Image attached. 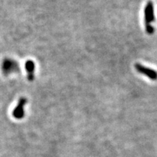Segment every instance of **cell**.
<instances>
[{
  "instance_id": "obj_1",
  "label": "cell",
  "mask_w": 157,
  "mask_h": 157,
  "mask_svg": "<svg viewBox=\"0 0 157 157\" xmlns=\"http://www.w3.org/2000/svg\"><path fill=\"white\" fill-rule=\"evenodd\" d=\"M144 15L146 32L148 34H153L154 32V28L152 24L155 21V15L154 3L151 1H149L146 5L144 10Z\"/></svg>"
},
{
  "instance_id": "obj_2",
  "label": "cell",
  "mask_w": 157,
  "mask_h": 157,
  "mask_svg": "<svg viewBox=\"0 0 157 157\" xmlns=\"http://www.w3.org/2000/svg\"><path fill=\"white\" fill-rule=\"evenodd\" d=\"M135 69L137 70V72L143 74V75L146 76L150 79L151 80H157V72L155 71L154 70L151 69V68L146 67V66H143L140 63H136L135 65Z\"/></svg>"
},
{
  "instance_id": "obj_3",
  "label": "cell",
  "mask_w": 157,
  "mask_h": 157,
  "mask_svg": "<svg viewBox=\"0 0 157 157\" xmlns=\"http://www.w3.org/2000/svg\"><path fill=\"white\" fill-rule=\"evenodd\" d=\"M25 102V98H21V101H19L18 105H17V107L15 108L14 111H13V116L15 118H17V119H21L23 117V114H24V112H23V106H24Z\"/></svg>"
},
{
  "instance_id": "obj_4",
  "label": "cell",
  "mask_w": 157,
  "mask_h": 157,
  "mask_svg": "<svg viewBox=\"0 0 157 157\" xmlns=\"http://www.w3.org/2000/svg\"><path fill=\"white\" fill-rule=\"evenodd\" d=\"M25 68L28 72V78L30 81L34 79V63L31 60L26 62L25 63Z\"/></svg>"
}]
</instances>
